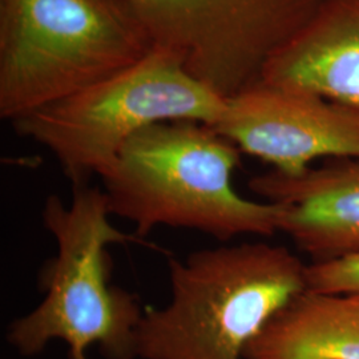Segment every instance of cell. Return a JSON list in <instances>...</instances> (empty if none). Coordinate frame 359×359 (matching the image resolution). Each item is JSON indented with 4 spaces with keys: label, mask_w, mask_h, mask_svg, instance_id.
<instances>
[{
    "label": "cell",
    "mask_w": 359,
    "mask_h": 359,
    "mask_svg": "<svg viewBox=\"0 0 359 359\" xmlns=\"http://www.w3.org/2000/svg\"><path fill=\"white\" fill-rule=\"evenodd\" d=\"M241 151L197 121L158 123L136 133L100 177L111 216L147 237L160 228L191 229L228 243L281 231L283 206L248 200L233 187Z\"/></svg>",
    "instance_id": "6da1fadb"
},
{
    "label": "cell",
    "mask_w": 359,
    "mask_h": 359,
    "mask_svg": "<svg viewBox=\"0 0 359 359\" xmlns=\"http://www.w3.org/2000/svg\"><path fill=\"white\" fill-rule=\"evenodd\" d=\"M168 266L170 301L144 311L137 358L244 359L268 322L306 290V265L283 245L217 246Z\"/></svg>",
    "instance_id": "7a4b0ae2"
},
{
    "label": "cell",
    "mask_w": 359,
    "mask_h": 359,
    "mask_svg": "<svg viewBox=\"0 0 359 359\" xmlns=\"http://www.w3.org/2000/svg\"><path fill=\"white\" fill-rule=\"evenodd\" d=\"M103 189L74 188L72 203L51 194L43 224L56 243V255L40 273L43 301L8 327L7 339L22 355L34 357L59 339L69 359H88L97 347L107 359H136V332L142 311L137 295L111 283L109 245H147L111 222Z\"/></svg>",
    "instance_id": "3957f363"
},
{
    "label": "cell",
    "mask_w": 359,
    "mask_h": 359,
    "mask_svg": "<svg viewBox=\"0 0 359 359\" xmlns=\"http://www.w3.org/2000/svg\"><path fill=\"white\" fill-rule=\"evenodd\" d=\"M152 51L117 0H0V117L13 123Z\"/></svg>",
    "instance_id": "277c9868"
},
{
    "label": "cell",
    "mask_w": 359,
    "mask_h": 359,
    "mask_svg": "<svg viewBox=\"0 0 359 359\" xmlns=\"http://www.w3.org/2000/svg\"><path fill=\"white\" fill-rule=\"evenodd\" d=\"M224 108L225 99L188 74L176 57L154 50L139 63L22 116L13 126L47 148L79 188L102 177L142 129L168 121L213 127Z\"/></svg>",
    "instance_id": "5b68a950"
},
{
    "label": "cell",
    "mask_w": 359,
    "mask_h": 359,
    "mask_svg": "<svg viewBox=\"0 0 359 359\" xmlns=\"http://www.w3.org/2000/svg\"><path fill=\"white\" fill-rule=\"evenodd\" d=\"M157 51L229 99L261 81L270 60L325 0H117Z\"/></svg>",
    "instance_id": "8992f818"
},
{
    "label": "cell",
    "mask_w": 359,
    "mask_h": 359,
    "mask_svg": "<svg viewBox=\"0 0 359 359\" xmlns=\"http://www.w3.org/2000/svg\"><path fill=\"white\" fill-rule=\"evenodd\" d=\"M212 128L287 176L317 158L359 160V109L309 90L259 81L226 99Z\"/></svg>",
    "instance_id": "52a82bcc"
},
{
    "label": "cell",
    "mask_w": 359,
    "mask_h": 359,
    "mask_svg": "<svg viewBox=\"0 0 359 359\" xmlns=\"http://www.w3.org/2000/svg\"><path fill=\"white\" fill-rule=\"evenodd\" d=\"M249 189L283 206L281 231L314 259L359 252V160L339 158L298 176L271 169Z\"/></svg>",
    "instance_id": "ba28073f"
},
{
    "label": "cell",
    "mask_w": 359,
    "mask_h": 359,
    "mask_svg": "<svg viewBox=\"0 0 359 359\" xmlns=\"http://www.w3.org/2000/svg\"><path fill=\"white\" fill-rule=\"evenodd\" d=\"M261 81L359 109V0H325L266 65Z\"/></svg>",
    "instance_id": "9c48e42d"
},
{
    "label": "cell",
    "mask_w": 359,
    "mask_h": 359,
    "mask_svg": "<svg viewBox=\"0 0 359 359\" xmlns=\"http://www.w3.org/2000/svg\"><path fill=\"white\" fill-rule=\"evenodd\" d=\"M244 359H359V299L304 290L248 345Z\"/></svg>",
    "instance_id": "30bf717a"
},
{
    "label": "cell",
    "mask_w": 359,
    "mask_h": 359,
    "mask_svg": "<svg viewBox=\"0 0 359 359\" xmlns=\"http://www.w3.org/2000/svg\"><path fill=\"white\" fill-rule=\"evenodd\" d=\"M305 280L306 290L359 297V252L306 265Z\"/></svg>",
    "instance_id": "8fae6325"
},
{
    "label": "cell",
    "mask_w": 359,
    "mask_h": 359,
    "mask_svg": "<svg viewBox=\"0 0 359 359\" xmlns=\"http://www.w3.org/2000/svg\"><path fill=\"white\" fill-rule=\"evenodd\" d=\"M357 298H358V299H359V297H357Z\"/></svg>",
    "instance_id": "7c38bea8"
}]
</instances>
